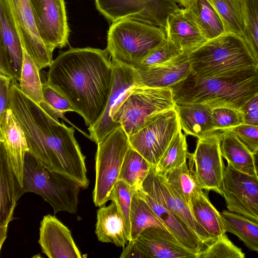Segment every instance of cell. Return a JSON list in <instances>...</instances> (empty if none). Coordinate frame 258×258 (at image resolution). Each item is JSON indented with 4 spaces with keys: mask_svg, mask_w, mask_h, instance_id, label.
<instances>
[{
    "mask_svg": "<svg viewBox=\"0 0 258 258\" xmlns=\"http://www.w3.org/2000/svg\"><path fill=\"white\" fill-rule=\"evenodd\" d=\"M9 108L24 132L28 153L47 169L87 188L89 180L85 156L75 138L74 128L60 123L44 101L38 105L25 95L15 80L10 86Z\"/></svg>",
    "mask_w": 258,
    "mask_h": 258,
    "instance_id": "obj_1",
    "label": "cell"
},
{
    "mask_svg": "<svg viewBox=\"0 0 258 258\" xmlns=\"http://www.w3.org/2000/svg\"><path fill=\"white\" fill-rule=\"evenodd\" d=\"M107 50L71 48L53 60L46 82L70 102L88 127L102 113L112 86L113 66Z\"/></svg>",
    "mask_w": 258,
    "mask_h": 258,
    "instance_id": "obj_2",
    "label": "cell"
},
{
    "mask_svg": "<svg viewBox=\"0 0 258 258\" xmlns=\"http://www.w3.org/2000/svg\"><path fill=\"white\" fill-rule=\"evenodd\" d=\"M175 104H204L240 110L258 93V65L201 78L192 72L171 87Z\"/></svg>",
    "mask_w": 258,
    "mask_h": 258,
    "instance_id": "obj_3",
    "label": "cell"
},
{
    "mask_svg": "<svg viewBox=\"0 0 258 258\" xmlns=\"http://www.w3.org/2000/svg\"><path fill=\"white\" fill-rule=\"evenodd\" d=\"M165 28L129 19L112 22L106 49L112 61L135 68L166 40Z\"/></svg>",
    "mask_w": 258,
    "mask_h": 258,
    "instance_id": "obj_4",
    "label": "cell"
},
{
    "mask_svg": "<svg viewBox=\"0 0 258 258\" xmlns=\"http://www.w3.org/2000/svg\"><path fill=\"white\" fill-rule=\"evenodd\" d=\"M188 59L191 72L201 78L258 65L243 38L232 32L208 40L189 53Z\"/></svg>",
    "mask_w": 258,
    "mask_h": 258,
    "instance_id": "obj_5",
    "label": "cell"
},
{
    "mask_svg": "<svg viewBox=\"0 0 258 258\" xmlns=\"http://www.w3.org/2000/svg\"><path fill=\"white\" fill-rule=\"evenodd\" d=\"M81 188L71 178L47 169L27 153L21 197L27 192H34L51 206L54 214L61 211L75 214Z\"/></svg>",
    "mask_w": 258,
    "mask_h": 258,
    "instance_id": "obj_6",
    "label": "cell"
},
{
    "mask_svg": "<svg viewBox=\"0 0 258 258\" xmlns=\"http://www.w3.org/2000/svg\"><path fill=\"white\" fill-rule=\"evenodd\" d=\"M171 88L138 86L133 89L114 114L113 120L131 136L160 114L175 108Z\"/></svg>",
    "mask_w": 258,
    "mask_h": 258,
    "instance_id": "obj_7",
    "label": "cell"
},
{
    "mask_svg": "<svg viewBox=\"0 0 258 258\" xmlns=\"http://www.w3.org/2000/svg\"><path fill=\"white\" fill-rule=\"evenodd\" d=\"M97 145L93 198L95 205L100 207L109 201L131 145L128 135L121 126L112 131Z\"/></svg>",
    "mask_w": 258,
    "mask_h": 258,
    "instance_id": "obj_8",
    "label": "cell"
},
{
    "mask_svg": "<svg viewBox=\"0 0 258 258\" xmlns=\"http://www.w3.org/2000/svg\"><path fill=\"white\" fill-rule=\"evenodd\" d=\"M221 131L198 140L194 153H189V168L202 189L222 196L225 166L220 149Z\"/></svg>",
    "mask_w": 258,
    "mask_h": 258,
    "instance_id": "obj_9",
    "label": "cell"
},
{
    "mask_svg": "<svg viewBox=\"0 0 258 258\" xmlns=\"http://www.w3.org/2000/svg\"><path fill=\"white\" fill-rule=\"evenodd\" d=\"M97 10L113 22L137 20L165 28L168 15L179 8L174 0H95Z\"/></svg>",
    "mask_w": 258,
    "mask_h": 258,
    "instance_id": "obj_10",
    "label": "cell"
},
{
    "mask_svg": "<svg viewBox=\"0 0 258 258\" xmlns=\"http://www.w3.org/2000/svg\"><path fill=\"white\" fill-rule=\"evenodd\" d=\"M180 130L175 108L160 114L138 132L128 136L129 142L131 147L154 167Z\"/></svg>",
    "mask_w": 258,
    "mask_h": 258,
    "instance_id": "obj_11",
    "label": "cell"
},
{
    "mask_svg": "<svg viewBox=\"0 0 258 258\" xmlns=\"http://www.w3.org/2000/svg\"><path fill=\"white\" fill-rule=\"evenodd\" d=\"M112 62V83L106 104L98 120L88 128L90 138L97 144L118 127L113 120L114 114L133 89L141 86L134 68L116 61Z\"/></svg>",
    "mask_w": 258,
    "mask_h": 258,
    "instance_id": "obj_12",
    "label": "cell"
},
{
    "mask_svg": "<svg viewBox=\"0 0 258 258\" xmlns=\"http://www.w3.org/2000/svg\"><path fill=\"white\" fill-rule=\"evenodd\" d=\"M222 196L229 212L258 222V176L239 171L229 163L225 168Z\"/></svg>",
    "mask_w": 258,
    "mask_h": 258,
    "instance_id": "obj_13",
    "label": "cell"
},
{
    "mask_svg": "<svg viewBox=\"0 0 258 258\" xmlns=\"http://www.w3.org/2000/svg\"><path fill=\"white\" fill-rule=\"evenodd\" d=\"M39 35L49 47L62 48L70 35L64 0H28Z\"/></svg>",
    "mask_w": 258,
    "mask_h": 258,
    "instance_id": "obj_14",
    "label": "cell"
},
{
    "mask_svg": "<svg viewBox=\"0 0 258 258\" xmlns=\"http://www.w3.org/2000/svg\"><path fill=\"white\" fill-rule=\"evenodd\" d=\"M24 48L8 0H0V74L19 81Z\"/></svg>",
    "mask_w": 258,
    "mask_h": 258,
    "instance_id": "obj_15",
    "label": "cell"
},
{
    "mask_svg": "<svg viewBox=\"0 0 258 258\" xmlns=\"http://www.w3.org/2000/svg\"><path fill=\"white\" fill-rule=\"evenodd\" d=\"M22 46L40 70L49 67L54 49L47 46L38 32L28 0H8Z\"/></svg>",
    "mask_w": 258,
    "mask_h": 258,
    "instance_id": "obj_16",
    "label": "cell"
},
{
    "mask_svg": "<svg viewBox=\"0 0 258 258\" xmlns=\"http://www.w3.org/2000/svg\"><path fill=\"white\" fill-rule=\"evenodd\" d=\"M140 189L158 198L180 218L206 246L212 243L209 236L195 219L189 206L176 194L164 177L156 174L152 168Z\"/></svg>",
    "mask_w": 258,
    "mask_h": 258,
    "instance_id": "obj_17",
    "label": "cell"
},
{
    "mask_svg": "<svg viewBox=\"0 0 258 258\" xmlns=\"http://www.w3.org/2000/svg\"><path fill=\"white\" fill-rule=\"evenodd\" d=\"M38 242L49 258H81L71 231L55 216L47 215L40 222Z\"/></svg>",
    "mask_w": 258,
    "mask_h": 258,
    "instance_id": "obj_18",
    "label": "cell"
},
{
    "mask_svg": "<svg viewBox=\"0 0 258 258\" xmlns=\"http://www.w3.org/2000/svg\"><path fill=\"white\" fill-rule=\"evenodd\" d=\"M0 145L22 187L25 159L29 148L24 132L11 109L0 118Z\"/></svg>",
    "mask_w": 258,
    "mask_h": 258,
    "instance_id": "obj_19",
    "label": "cell"
},
{
    "mask_svg": "<svg viewBox=\"0 0 258 258\" xmlns=\"http://www.w3.org/2000/svg\"><path fill=\"white\" fill-rule=\"evenodd\" d=\"M165 29L167 38L183 53H190L208 40L188 9L179 8L170 13Z\"/></svg>",
    "mask_w": 258,
    "mask_h": 258,
    "instance_id": "obj_20",
    "label": "cell"
},
{
    "mask_svg": "<svg viewBox=\"0 0 258 258\" xmlns=\"http://www.w3.org/2000/svg\"><path fill=\"white\" fill-rule=\"evenodd\" d=\"M148 257L197 258L167 230L155 227L145 229L135 239Z\"/></svg>",
    "mask_w": 258,
    "mask_h": 258,
    "instance_id": "obj_21",
    "label": "cell"
},
{
    "mask_svg": "<svg viewBox=\"0 0 258 258\" xmlns=\"http://www.w3.org/2000/svg\"><path fill=\"white\" fill-rule=\"evenodd\" d=\"M21 186L7 161L3 147L0 145V249L7 237L9 223L18 200Z\"/></svg>",
    "mask_w": 258,
    "mask_h": 258,
    "instance_id": "obj_22",
    "label": "cell"
},
{
    "mask_svg": "<svg viewBox=\"0 0 258 258\" xmlns=\"http://www.w3.org/2000/svg\"><path fill=\"white\" fill-rule=\"evenodd\" d=\"M137 192L149 204L167 229L185 248L196 255L203 249L204 244L197 235L158 198L141 189L137 190Z\"/></svg>",
    "mask_w": 258,
    "mask_h": 258,
    "instance_id": "obj_23",
    "label": "cell"
},
{
    "mask_svg": "<svg viewBox=\"0 0 258 258\" xmlns=\"http://www.w3.org/2000/svg\"><path fill=\"white\" fill-rule=\"evenodd\" d=\"M188 53H183L174 60L143 69H135L141 86L152 88H171L184 79L191 72Z\"/></svg>",
    "mask_w": 258,
    "mask_h": 258,
    "instance_id": "obj_24",
    "label": "cell"
},
{
    "mask_svg": "<svg viewBox=\"0 0 258 258\" xmlns=\"http://www.w3.org/2000/svg\"><path fill=\"white\" fill-rule=\"evenodd\" d=\"M95 233L99 241L123 247L129 241L125 221L116 203L100 207L97 211Z\"/></svg>",
    "mask_w": 258,
    "mask_h": 258,
    "instance_id": "obj_25",
    "label": "cell"
},
{
    "mask_svg": "<svg viewBox=\"0 0 258 258\" xmlns=\"http://www.w3.org/2000/svg\"><path fill=\"white\" fill-rule=\"evenodd\" d=\"M181 129L184 134L198 139L216 131L212 117V108L201 103L176 104Z\"/></svg>",
    "mask_w": 258,
    "mask_h": 258,
    "instance_id": "obj_26",
    "label": "cell"
},
{
    "mask_svg": "<svg viewBox=\"0 0 258 258\" xmlns=\"http://www.w3.org/2000/svg\"><path fill=\"white\" fill-rule=\"evenodd\" d=\"M189 207L195 219L209 236L212 242L226 233L221 213L212 204L203 189L192 196Z\"/></svg>",
    "mask_w": 258,
    "mask_h": 258,
    "instance_id": "obj_27",
    "label": "cell"
},
{
    "mask_svg": "<svg viewBox=\"0 0 258 258\" xmlns=\"http://www.w3.org/2000/svg\"><path fill=\"white\" fill-rule=\"evenodd\" d=\"M220 149L222 157L236 170L257 175L254 154L230 129L221 131Z\"/></svg>",
    "mask_w": 258,
    "mask_h": 258,
    "instance_id": "obj_28",
    "label": "cell"
},
{
    "mask_svg": "<svg viewBox=\"0 0 258 258\" xmlns=\"http://www.w3.org/2000/svg\"><path fill=\"white\" fill-rule=\"evenodd\" d=\"M130 223L129 241L137 239L145 229L150 227L168 230L149 204L139 195L137 190L133 196L131 204Z\"/></svg>",
    "mask_w": 258,
    "mask_h": 258,
    "instance_id": "obj_29",
    "label": "cell"
},
{
    "mask_svg": "<svg viewBox=\"0 0 258 258\" xmlns=\"http://www.w3.org/2000/svg\"><path fill=\"white\" fill-rule=\"evenodd\" d=\"M188 10L207 40L215 38L226 32L222 20L207 0H196Z\"/></svg>",
    "mask_w": 258,
    "mask_h": 258,
    "instance_id": "obj_30",
    "label": "cell"
},
{
    "mask_svg": "<svg viewBox=\"0 0 258 258\" xmlns=\"http://www.w3.org/2000/svg\"><path fill=\"white\" fill-rule=\"evenodd\" d=\"M221 214L226 232L236 235L249 249L258 252V222L229 211Z\"/></svg>",
    "mask_w": 258,
    "mask_h": 258,
    "instance_id": "obj_31",
    "label": "cell"
},
{
    "mask_svg": "<svg viewBox=\"0 0 258 258\" xmlns=\"http://www.w3.org/2000/svg\"><path fill=\"white\" fill-rule=\"evenodd\" d=\"M152 168V165L131 146L125 156L118 180L123 181L138 190Z\"/></svg>",
    "mask_w": 258,
    "mask_h": 258,
    "instance_id": "obj_32",
    "label": "cell"
},
{
    "mask_svg": "<svg viewBox=\"0 0 258 258\" xmlns=\"http://www.w3.org/2000/svg\"><path fill=\"white\" fill-rule=\"evenodd\" d=\"M189 153L186 137L180 130L175 135L158 163L152 167V169L156 174L164 176L186 163Z\"/></svg>",
    "mask_w": 258,
    "mask_h": 258,
    "instance_id": "obj_33",
    "label": "cell"
},
{
    "mask_svg": "<svg viewBox=\"0 0 258 258\" xmlns=\"http://www.w3.org/2000/svg\"><path fill=\"white\" fill-rule=\"evenodd\" d=\"M40 70L34 59L24 49L19 87L25 95L38 105L43 101V83L40 79Z\"/></svg>",
    "mask_w": 258,
    "mask_h": 258,
    "instance_id": "obj_34",
    "label": "cell"
},
{
    "mask_svg": "<svg viewBox=\"0 0 258 258\" xmlns=\"http://www.w3.org/2000/svg\"><path fill=\"white\" fill-rule=\"evenodd\" d=\"M222 20L226 32L242 37L244 24L242 0H207Z\"/></svg>",
    "mask_w": 258,
    "mask_h": 258,
    "instance_id": "obj_35",
    "label": "cell"
},
{
    "mask_svg": "<svg viewBox=\"0 0 258 258\" xmlns=\"http://www.w3.org/2000/svg\"><path fill=\"white\" fill-rule=\"evenodd\" d=\"M162 176L176 194L189 206L192 196L202 189L187 162Z\"/></svg>",
    "mask_w": 258,
    "mask_h": 258,
    "instance_id": "obj_36",
    "label": "cell"
},
{
    "mask_svg": "<svg viewBox=\"0 0 258 258\" xmlns=\"http://www.w3.org/2000/svg\"><path fill=\"white\" fill-rule=\"evenodd\" d=\"M242 38L258 63V0H242Z\"/></svg>",
    "mask_w": 258,
    "mask_h": 258,
    "instance_id": "obj_37",
    "label": "cell"
},
{
    "mask_svg": "<svg viewBox=\"0 0 258 258\" xmlns=\"http://www.w3.org/2000/svg\"><path fill=\"white\" fill-rule=\"evenodd\" d=\"M218 257L244 258L245 254L225 233L197 254V258Z\"/></svg>",
    "mask_w": 258,
    "mask_h": 258,
    "instance_id": "obj_38",
    "label": "cell"
},
{
    "mask_svg": "<svg viewBox=\"0 0 258 258\" xmlns=\"http://www.w3.org/2000/svg\"><path fill=\"white\" fill-rule=\"evenodd\" d=\"M137 189L125 182L118 180L113 188L109 200L114 202L122 216L129 233L131 229L130 215L131 204Z\"/></svg>",
    "mask_w": 258,
    "mask_h": 258,
    "instance_id": "obj_39",
    "label": "cell"
},
{
    "mask_svg": "<svg viewBox=\"0 0 258 258\" xmlns=\"http://www.w3.org/2000/svg\"><path fill=\"white\" fill-rule=\"evenodd\" d=\"M183 53L167 38L161 46L146 57L134 69H143L165 64L174 60Z\"/></svg>",
    "mask_w": 258,
    "mask_h": 258,
    "instance_id": "obj_40",
    "label": "cell"
},
{
    "mask_svg": "<svg viewBox=\"0 0 258 258\" xmlns=\"http://www.w3.org/2000/svg\"><path fill=\"white\" fill-rule=\"evenodd\" d=\"M212 117L216 131H223L244 123L242 112L240 110L230 107L213 108Z\"/></svg>",
    "mask_w": 258,
    "mask_h": 258,
    "instance_id": "obj_41",
    "label": "cell"
},
{
    "mask_svg": "<svg viewBox=\"0 0 258 258\" xmlns=\"http://www.w3.org/2000/svg\"><path fill=\"white\" fill-rule=\"evenodd\" d=\"M42 91L43 101L48 105L51 111L58 118L64 119L67 112H76L68 99L46 81L43 83Z\"/></svg>",
    "mask_w": 258,
    "mask_h": 258,
    "instance_id": "obj_42",
    "label": "cell"
},
{
    "mask_svg": "<svg viewBox=\"0 0 258 258\" xmlns=\"http://www.w3.org/2000/svg\"><path fill=\"white\" fill-rule=\"evenodd\" d=\"M233 131L238 139L252 153L258 151V126L245 123L228 128Z\"/></svg>",
    "mask_w": 258,
    "mask_h": 258,
    "instance_id": "obj_43",
    "label": "cell"
},
{
    "mask_svg": "<svg viewBox=\"0 0 258 258\" xmlns=\"http://www.w3.org/2000/svg\"><path fill=\"white\" fill-rule=\"evenodd\" d=\"M244 123L258 126V93L241 108Z\"/></svg>",
    "mask_w": 258,
    "mask_h": 258,
    "instance_id": "obj_44",
    "label": "cell"
},
{
    "mask_svg": "<svg viewBox=\"0 0 258 258\" xmlns=\"http://www.w3.org/2000/svg\"><path fill=\"white\" fill-rule=\"evenodd\" d=\"M12 81L11 77L0 74V117L10 109V90Z\"/></svg>",
    "mask_w": 258,
    "mask_h": 258,
    "instance_id": "obj_45",
    "label": "cell"
},
{
    "mask_svg": "<svg viewBox=\"0 0 258 258\" xmlns=\"http://www.w3.org/2000/svg\"><path fill=\"white\" fill-rule=\"evenodd\" d=\"M120 258H145L148 257L135 240L128 242L126 247H123Z\"/></svg>",
    "mask_w": 258,
    "mask_h": 258,
    "instance_id": "obj_46",
    "label": "cell"
},
{
    "mask_svg": "<svg viewBox=\"0 0 258 258\" xmlns=\"http://www.w3.org/2000/svg\"><path fill=\"white\" fill-rule=\"evenodd\" d=\"M177 3L179 4L182 8L188 9L193 5L196 0H174Z\"/></svg>",
    "mask_w": 258,
    "mask_h": 258,
    "instance_id": "obj_47",
    "label": "cell"
},
{
    "mask_svg": "<svg viewBox=\"0 0 258 258\" xmlns=\"http://www.w3.org/2000/svg\"><path fill=\"white\" fill-rule=\"evenodd\" d=\"M256 173L258 176V151L254 153Z\"/></svg>",
    "mask_w": 258,
    "mask_h": 258,
    "instance_id": "obj_48",
    "label": "cell"
}]
</instances>
